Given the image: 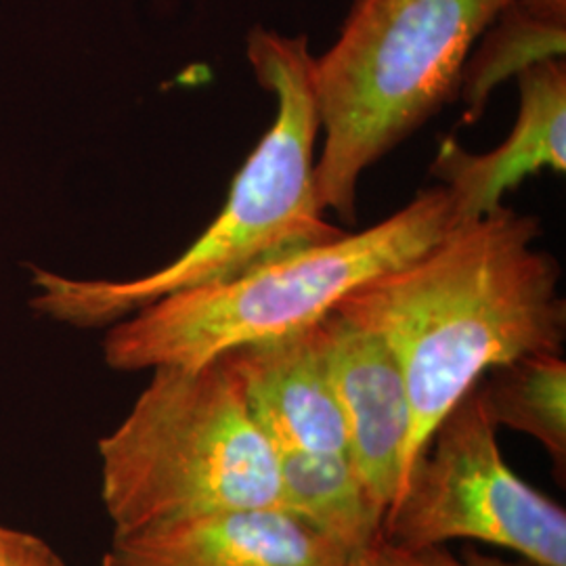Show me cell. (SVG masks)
<instances>
[{
	"mask_svg": "<svg viewBox=\"0 0 566 566\" xmlns=\"http://www.w3.org/2000/svg\"><path fill=\"white\" fill-rule=\"evenodd\" d=\"M539 235L535 217L502 206L453 227L424 254L359 285L334 308L376 334L401 367L411 407L401 489L437 426L486 371L526 355L563 353L560 266L535 248Z\"/></svg>",
	"mask_w": 566,
	"mask_h": 566,
	"instance_id": "6da1fadb",
	"label": "cell"
},
{
	"mask_svg": "<svg viewBox=\"0 0 566 566\" xmlns=\"http://www.w3.org/2000/svg\"><path fill=\"white\" fill-rule=\"evenodd\" d=\"M254 78L275 99V118L231 182L223 210L181 256L135 280H74L34 269L32 306L60 324L105 327L185 290L229 282L298 248L346 231L325 221L315 179L319 112L306 36L256 25L245 39Z\"/></svg>",
	"mask_w": 566,
	"mask_h": 566,
	"instance_id": "7a4b0ae2",
	"label": "cell"
},
{
	"mask_svg": "<svg viewBox=\"0 0 566 566\" xmlns=\"http://www.w3.org/2000/svg\"><path fill=\"white\" fill-rule=\"evenodd\" d=\"M458 227L446 187L420 191L399 212L259 264L229 282L177 292L112 325L105 364L118 371L196 367L245 344L313 327L344 296L413 261Z\"/></svg>",
	"mask_w": 566,
	"mask_h": 566,
	"instance_id": "3957f363",
	"label": "cell"
},
{
	"mask_svg": "<svg viewBox=\"0 0 566 566\" xmlns=\"http://www.w3.org/2000/svg\"><path fill=\"white\" fill-rule=\"evenodd\" d=\"M514 0H355L336 42L315 57L325 210L357 219L365 170L458 97L465 60Z\"/></svg>",
	"mask_w": 566,
	"mask_h": 566,
	"instance_id": "277c9868",
	"label": "cell"
},
{
	"mask_svg": "<svg viewBox=\"0 0 566 566\" xmlns=\"http://www.w3.org/2000/svg\"><path fill=\"white\" fill-rule=\"evenodd\" d=\"M99 441L114 537L238 507H282L277 451L223 357L158 367Z\"/></svg>",
	"mask_w": 566,
	"mask_h": 566,
	"instance_id": "5b68a950",
	"label": "cell"
},
{
	"mask_svg": "<svg viewBox=\"0 0 566 566\" xmlns=\"http://www.w3.org/2000/svg\"><path fill=\"white\" fill-rule=\"evenodd\" d=\"M405 547L470 539L537 566H566V512L507 465L479 382L437 426L385 518Z\"/></svg>",
	"mask_w": 566,
	"mask_h": 566,
	"instance_id": "8992f818",
	"label": "cell"
},
{
	"mask_svg": "<svg viewBox=\"0 0 566 566\" xmlns=\"http://www.w3.org/2000/svg\"><path fill=\"white\" fill-rule=\"evenodd\" d=\"M313 332L343 411L346 453L386 518L403 483L411 434L401 367L376 334L336 311L313 325Z\"/></svg>",
	"mask_w": 566,
	"mask_h": 566,
	"instance_id": "52a82bcc",
	"label": "cell"
},
{
	"mask_svg": "<svg viewBox=\"0 0 566 566\" xmlns=\"http://www.w3.org/2000/svg\"><path fill=\"white\" fill-rule=\"evenodd\" d=\"M348 556L282 507H238L114 537L102 566H346Z\"/></svg>",
	"mask_w": 566,
	"mask_h": 566,
	"instance_id": "ba28073f",
	"label": "cell"
},
{
	"mask_svg": "<svg viewBox=\"0 0 566 566\" xmlns=\"http://www.w3.org/2000/svg\"><path fill=\"white\" fill-rule=\"evenodd\" d=\"M516 82L518 116L500 147L470 154L451 139L439 147L432 175L443 181L458 224L500 210L506 193L542 170L566 172L565 60L537 63Z\"/></svg>",
	"mask_w": 566,
	"mask_h": 566,
	"instance_id": "9c48e42d",
	"label": "cell"
},
{
	"mask_svg": "<svg viewBox=\"0 0 566 566\" xmlns=\"http://www.w3.org/2000/svg\"><path fill=\"white\" fill-rule=\"evenodd\" d=\"M221 357L275 451L346 453L343 411L313 327Z\"/></svg>",
	"mask_w": 566,
	"mask_h": 566,
	"instance_id": "30bf717a",
	"label": "cell"
},
{
	"mask_svg": "<svg viewBox=\"0 0 566 566\" xmlns=\"http://www.w3.org/2000/svg\"><path fill=\"white\" fill-rule=\"evenodd\" d=\"M277 472L282 510L317 528L348 558L385 535V512L348 453L277 451Z\"/></svg>",
	"mask_w": 566,
	"mask_h": 566,
	"instance_id": "8fae6325",
	"label": "cell"
},
{
	"mask_svg": "<svg viewBox=\"0 0 566 566\" xmlns=\"http://www.w3.org/2000/svg\"><path fill=\"white\" fill-rule=\"evenodd\" d=\"M493 424L528 434L560 476L566 468V364L563 353H537L493 367L479 380Z\"/></svg>",
	"mask_w": 566,
	"mask_h": 566,
	"instance_id": "7c38bea8",
	"label": "cell"
},
{
	"mask_svg": "<svg viewBox=\"0 0 566 566\" xmlns=\"http://www.w3.org/2000/svg\"><path fill=\"white\" fill-rule=\"evenodd\" d=\"M566 23L544 20L516 0L491 21L474 42L462 70L458 97L464 102V122L483 116L491 93L502 82L549 60H565Z\"/></svg>",
	"mask_w": 566,
	"mask_h": 566,
	"instance_id": "4fadbf2b",
	"label": "cell"
},
{
	"mask_svg": "<svg viewBox=\"0 0 566 566\" xmlns=\"http://www.w3.org/2000/svg\"><path fill=\"white\" fill-rule=\"evenodd\" d=\"M346 566H537L525 558L507 560L481 549L468 547L462 554H455L447 546L405 547L388 542L385 535L367 547L361 554L353 556Z\"/></svg>",
	"mask_w": 566,
	"mask_h": 566,
	"instance_id": "5bb4252c",
	"label": "cell"
},
{
	"mask_svg": "<svg viewBox=\"0 0 566 566\" xmlns=\"http://www.w3.org/2000/svg\"><path fill=\"white\" fill-rule=\"evenodd\" d=\"M0 566H67L41 537L0 525Z\"/></svg>",
	"mask_w": 566,
	"mask_h": 566,
	"instance_id": "9a60e30c",
	"label": "cell"
},
{
	"mask_svg": "<svg viewBox=\"0 0 566 566\" xmlns=\"http://www.w3.org/2000/svg\"><path fill=\"white\" fill-rule=\"evenodd\" d=\"M537 18L566 23V0H516Z\"/></svg>",
	"mask_w": 566,
	"mask_h": 566,
	"instance_id": "2e32d148",
	"label": "cell"
}]
</instances>
